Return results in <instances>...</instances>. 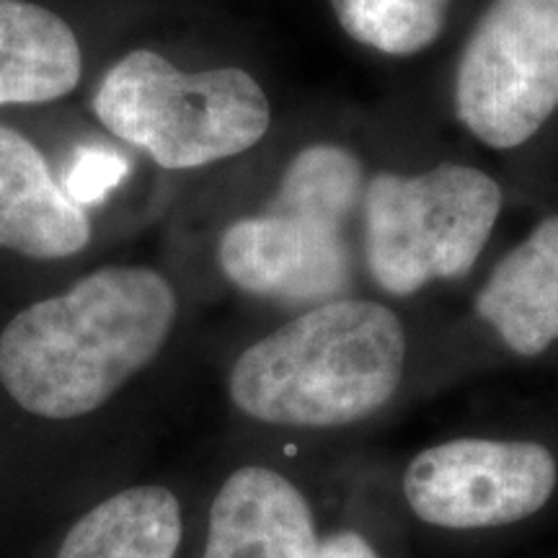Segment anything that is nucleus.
Masks as SVG:
<instances>
[{
	"instance_id": "nucleus-1",
	"label": "nucleus",
	"mask_w": 558,
	"mask_h": 558,
	"mask_svg": "<svg viewBox=\"0 0 558 558\" xmlns=\"http://www.w3.org/2000/svg\"><path fill=\"white\" fill-rule=\"evenodd\" d=\"M177 313V292L163 275L104 267L5 326L0 380L34 416L94 414L158 357Z\"/></svg>"
},
{
	"instance_id": "nucleus-2",
	"label": "nucleus",
	"mask_w": 558,
	"mask_h": 558,
	"mask_svg": "<svg viewBox=\"0 0 558 558\" xmlns=\"http://www.w3.org/2000/svg\"><path fill=\"white\" fill-rule=\"evenodd\" d=\"M407 349L401 318L388 305L329 300L243 349L228 396L243 416L269 427H349L393 401Z\"/></svg>"
},
{
	"instance_id": "nucleus-3",
	"label": "nucleus",
	"mask_w": 558,
	"mask_h": 558,
	"mask_svg": "<svg viewBox=\"0 0 558 558\" xmlns=\"http://www.w3.org/2000/svg\"><path fill=\"white\" fill-rule=\"evenodd\" d=\"M362 160L341 145H308L290 160L267 209L230 222L218 264L230 284L284 305H320L352 284L347 228L362 205Z\"/></svg>"
},
{
	"instance_id": "nucleus-4",
	"label": "nucleus",
	"mask_w": 558,
	"mask_h": 558,
	"mask_svg": "<svg viewBox=\"0 0 558 558\" xmlns=\"http://www.w3.org/2000/svg\"><path fill=\"white\" fill-rule=\"evenodd\" d=\"M90 107L111 135L171 171L241 156L262 143L271 124L267 94L246 70L184 73L153 50L117 60Z\"/></svg>"
},
{
	"instance_id": "nucleus-5",
	"label": "nucleus",
	"mask_w": 558,
	"mask_h": 558,
	"mask_svg": "<svg viewBox=\"0 0 558 558\" xmlns=\"http://www.w3.org/2000/svg\"><path fill=\"white\" fill-rule=\"evenodd\" d=\"M501 202L497 179L473 166L378 173L362 192L369 277L393 298L465 277L492 239Z\"/></svg>"
},
{
	"instance_id": "nucleus-6",
	"label": "nucleus",
	"mask_w": 558,
	"mask_h": 558,
	"mask_svg": "<svg viewBox=\"0 0 558 558\" xmlns=\"http://www.w3.org/2000/svg\"><path fill=\"white\" fill-rule=\"evenodd\" d=\"M452 101L494 150L538 135L558 109V0H494L460 52Z\"/></svg>"
},
{
	"instance_id": "nucleus-7",
	"label": "nucleus",
	"mask_w": 558,
	"mask_h": 558,
	"mask_svg": "<svg viewBox=\"0 0 558 558\" xmlns=\"http://www.w3.org/2000/svg\"><path fill=\"white\" fill-rule=\"evenodd\" d=\"M554 452L527 439L458 437L411 458L403 499L442 530H492L533 518L554 497Z\"/></svg>"
},
{
	"instance_id": "nucleus-8",
	"label": "nucleus",
	"mask_w": 558,
	"mask_h": 558,
	"mask_svg": "<svg viewBox=\"0 0 558 558\" xmlns=\"http://www.w3.org/2000/svg\"><path fill=\"white\" fill-rule=\"evenodd\" d=\"M318 548L311 501L288 476L243 465L222 481L202 558H318Z\"/></svg>"
},
{
	"instance_id": "nucleus-9",
	"label": "nucleus",
	"mask_w": 558,
	"mask_h": 558,
	"mask_svg": "<svg viewBox=\"0 0 558 558\" xmlns=\"http://www.w3.org/2000/svg\"><path fill=\"white\" fill-rule=\"evenodd\" d=\"M90 220L37 145L0 124V248L29 259H68L88 246Z\"/></svg>"
},
{
	"instance_id": "nucleus-10",
	"label": "nucleus",
	"mask_w": 558,
	"mask_h": 558,
	"mask_svg": "<svg viewBox=\"0 0 558 558\" xmlns=\"http://www.w3.org/2000/svg\"><path fill=\"white\" fill-rule=\"evenodd\" d=\"M476 316L520 357H538L556 344L558 215L538 222L494 267L476 295Z\"/></svg>"
},
{
	"instance_id": "nucleus-11",
	"label": "nucleus",
	"mask_w": 558,
	"mask_h": 558,
	"mask_svg": "<svg viewBox=\"0 0 558 558\" xmlns=\"http://www.w3.org/2000/svg\"><path fill=\"white\" fill-rule=\"evenodd\" d=\"M81 75L83 52L65 19L32 0H0V107L58 101Z\"/></svg>"
},
{
	"instance_id": "nucleus-12",
	"label": "nucleus",
	"mask_w": 558,
	"mask_h": 558,
	"mask_svg": "<svg viewBox=\"0 0 558 558\" xmlns=\"http://www.w3.org/2000/svg\"><path fill=\"white\" fill-rule=\"evenodd\" d=\"M184 520L166 486H132L104 499L68 530L58 558H177Z\"/></svg>"
},
{
	"instance_id": "nucleus-13",
	"label": "nucleus",
	"mask_w": 558,
	"mask_h": 558,
	"mask_svg": "<svg viewBox=\"0 0 558 558\" xmlns=\"http://www.w3.org/2000/svg\"><path fill=\"white\" fill-rule=\"evenodd\" d=\"M452 0H331L349 37L390 58H411L435 45Z\"/></svg>"
},
{
	"instance_id": "nucleus-14",
	"label": "nucleus",
	"mask_w": 558,
	"mask_h": 558,
	"mask_svg": "<svg viewBox=\"0 0 558 558\" xmlns=\"http://www.w3.org/2000/svg\"><path fill=\"white\" fill-rule=\"evenodd\" d=\"M318 558H383L373 548L365 535L354 533V530H339V533L320 538Z\"/></svg>"
}]
</instances>
